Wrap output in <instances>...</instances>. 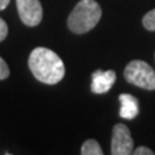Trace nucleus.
I'll return each mask as SVG.
<instances>
[{"mask_svg": "<svg viewBox=\"0 0 155 155\" xmlns=\"http://www.w3.org/2000/svg\"><path fill=\"white\" fill-rule=\"evenodd\" d=\"M28 67L39 81L48 85L57 84L65 76V65L57 53L38 47L28 57Z\"/></svg>", "mask_w": 155, "mask_h": 155, "instance_id": "nucleus-1", "label": "nucleus"}, {"mask_svg": "<svg viewBox=\"0 0 155 155\" xmlns=\"http://www.w3.org/2000/svg\"><path fill=\"white\" fill-rule=\"evenodd\" d=\"M101 16L102 11L97 2L80 0L67 18V26L74 34L81 35L91 31L98 23Z\"/></svg>", "mask_w": 155, "mask_h": 155, "instance_id": "nucleus-2", "label": "nucleus"}, {"mask_svg": "<svg viewBox=\"0 0 155 155\" xmlns=\"http://www.w3.org/2000/svg\"><path fill=\"white\" fill-rule=\"evenodd\" d=\"M124 78L128 83L140 88L155 91V71L147 62L133 60L125 66Z\"/></svg>", "mask_w": 155, "mask_h": 155, "instance_id": "nucleus-3", "label": "nucleus"}, {"mask_svg": "<svg viewBox=\"0 0 155 155\" xmlns=\"http://www.w3.org/2000/svg\"><path fill=\"white\" fill-rule=\"evenodd\" d=\"M111 154L129 155L133 154V138L127 125L116 124L113 129L111 137Z\"/></svg>", "mask_w": 155, "mask_h": 155, "instance_id": "nucleus-4", "label": "nucleus"}, {"mask_svg": "<svg viewBox=\"0 0 155 155\" xmlns=\"http://www.w3.org/2000/svg\"><path fill=\"white\" fill-rule=\"evenodd\" d=\"M21 21L26 26H38L43 19V8L39 0H16Z\"/></svg>", "mask_w": 155, "mask_h": 155, "instance_id": "nucleus-5", "label": "nucleus"}, {"mask_svg": "<svg viewBox=\"0 0 155 155\" xmlns=\"http://www.w3.org/2000/svg\"><path fill=\"white\" fill-rule=\"evenodd\" d=\"M116 80V74L113 70H96L92 74V84L91 89L96 94H102L106 93L111 89Z\"/></svg>", "mask_w": 155, "mask_h": 155, "instance_id": "nucleus-6", "label": "nucleus"}, {"mask_svg": "<svg viewBox=\"0 0 155 155\" xmlns=\"http://www.w3.org/2000/svg\"><path fill=\"white\" fill-rule=\"evenodd\" d=\"M119 101H120V110H119V115L123 119H134L138 115V100L134 96L128 94V93H123L119 96Z\"/></svg>", "mask_w": 155, "mask_h": 155, "instance_id": "nucleus-7", "label": "nucleus"}, {"mask_svg": "<svg viewBox=\"0 0 155 155\" xmlns=\"http://www.w3.org/2000/svg\"><path fill=\"white\" fill-rule=\"evenodd\" d=\"M80 153L83 155H102L104 154L100 143L96 140H87L80 149Z\"/></svg>", "mask_w": 155, "mask_h": 155, "instance_id": "nucleus-8", "label": "nucleus"}, {"mask_svg": "<svg viewBox=\"0 0 155 155\" xmlns=\"http://www.w3.org/2000/svg\"><path fill=\"white\" fill-rule=\"evenodd\" d=\"M142 25L149 31H155V9L147 12L142 18Z\"/></svg>", "mask_w": 155, "mask_h": 155, "instance_id": "nucleus-9", "label": "nucleus"}, {"mask_svg": "<svg viewBox=\"0 0 155 155\" xmlns=\"http://www.w3.org/2000/svg\"><path fill=\"white\" fill-rule=\"evenodd\" d=\"M9 76V67L7 65V62L0 57V80H4Z\"/></svg>", "mask_w": 155, "mask_h": 155, "instance_id": "nucleus-10", "label": "nucleus"}, {"mask_svg": "<svg viewBox=\"0 0 155 155\" xmlns=\"http://www.w3.org/2000/svg\"><path fill=\"white\" fill-rule=\"evenodd\" d=\"M8 35V26L3 18H0V41H3Z\"/></svg>", "mask_w": 155, "mask_h": 155, "instance_id": "nucleus-11", "label": "nucleus"}, {"mask_svg": "<svg viewBox=\"0 0 155 155\" xmlns=\"http://www.w3.org/2000/svg\"><path fill=\"white\" fill-rule=\"evenodd\" d=\"M133 154L134 155H153L154 151L149 147H145V146H138L136 150H133Z\"/></svg>", "mask_w": 155, "mask_h": 155, "instance_id": "nucleus-12", "label": "nucleus"}, {"mask_svg": "<svg viewBox=\"0 0 155 155\" xmlns=\"http://www.w3.org/2000/svg\"><path fill=\"white\" fill-rule=\"evenodd\" d=\"M11 0H0V11H3V9H5L8 7V4Z\"/></svg>", "mask_w": 155, "mask_h": 155, "instance_id": "nucleus-13", "label": "nucleus"}]
</instances>
